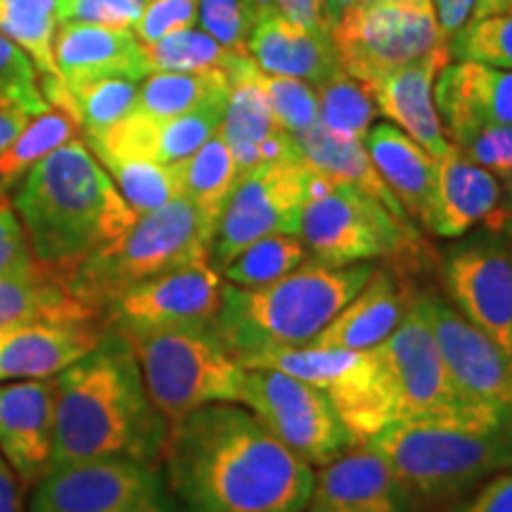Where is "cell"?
<instances>
[{"mask_svg":"<svg viewBox=\"0 0 512 512\" xmlns=\"http://www.w3.org/2000/svg\"><path fill=\"white\" fill-rule=\"evenodd\" d=\"M166 486L185 512H302L313 470L240 403H209L169 425Z\"/></svg>","mask_w":512,"mask_h":512,"instance_id":"obj_1","label":"cell"},{"mask_svg":"<svg viewBox=\"0 0 512 512\" xmlns=\"http://www.w3.org/2000/svg\"><path fill=\"white\" fill-rule=\"evenodd\" d=\"M169 422L145 389L131 342L107 330L91 354L55 375V441L50 470L128 458L157 465Z\"/></svg>","mask_w":512,"mask_h":512,"instance_id":"obj_2","label":"cell"},{"mask_svg":"<svg viewBox=\"0 0 512 512\" xmlns=\"http://www.w3.org/2000/svg\"><path fill=\"white\" fill-rule=\"evenodd\" d=\"M15 207L36 264L67 280L138 219L79 138L57 147L29 171Z\"/></svg>","mask_w":512,"mask_h":512,"instance_id":"obj_3","label":"cell"},{"mask_svg":"<svg viewBox=\"0 0 512 512\" xmlns=\"http://www.w3.org/2000/svg\"><path fill=\"white\" fill-rule=\"evenodd\" d=\"M375 268L373 261L335 268L309 259L261 287L223 283L216 335L240 363L266 351L306 347L363 290Z\"/></svg>","mask_w":512,"mask_h":512,"instance_id":"obj_4","label":"cell"},{"mask_svg":"<svg viewBox=\"0 0 512 512\" xmlns=\"http://www.w3.org/2000/svg\"><path fill=\"white\" fill-rule=\"evenodd\" d=\"M363 446L387 463L408 498H451L512 470L510 434L448 422H389Z\"/></svg>","mask_w":512,"mask_h":512,"instance_id":"obj_5","label":"cell"},{"mask_svg":"<svg viewBox=\"0 0 512 512\" xmlns=\"http://www.w3.org/2000/svg\"><path fill=\"white\" fill-rule=\"evenodd\" d=\"M214 226L185 197H174L155 211L138 216L121 238L69 275L72 290L105 320L114 297L128 287L209 261Z\"/></svg>","mask_w":512,"mask_h":512,"instance_id":"obj_6","label":"cell"},{"mask_svg":"<svg viewBox=\"0 0 512 512\" xmlns=\"http://www.w3.org/2000/svg\"><path fill=\"white\" fill-rule=\"evenodd\" d=\"M375 351L392 396V422H448L512 437V418L467 399L453 382L434 337L425 294L411 299L399 328Z\"/></svg>","mask_w":512,"mask_h":512,"instance_id":"obj_7","label":"cell"},{"mask_svg":"<svg viewBox=\"0 0 512 512\" xmlns=\"http://www.w3.org/2000/svg\"><path fill=\"white\" fill-rule=\"evenodd\" d=\"M145 389L169 425L209 403H242L247 368L211 328H166L124 335Z\"/></svg>","mask_w":512,"mask_h":512,"instance_id":"obj_8","label":"cell"},{"mask_svg":"<svg viewBox=\"0 0 512 512\" xmlns=\"http://www.w3.org/2000/svg\"><path fill=\"white\" fill-rule=\"evenodd\" d=\"M306 252L323 266H351L396 256L420 245L413 223H401L380 202L313 171L299 228Z\"/></svg>","mask_w":512,"mask_h":512,"instance_id":"obj_9","label":"cell"},{"mask_svg":"<svg viewBox=\"0 0 512 512\" xmlns=\"http://www.w3.org/2000/svg\"><path fill=\"white\" fill-rule=\"evenodd\" d=\"M339 64L366 88L394 69L448 46L432 0H375L344 12L330 27Z\"/></svg>","mask_w":512,"mask_h":512,"instance_id":"obj_10","label":"cell"},{"mask_svg":"<svg viewBox=\"0 0 512 512\" xmlns=\"http://www.w3.org/2000/svg\"><path fill=\"white\" fill-rule=\"evenodd\" d=\"M245 368H273L309 382L325 394L356 446L394 420L392 396L375 349H275L242 361Z\"/></svg>","mask_w":512,"mask_h":512,"instance_id":"obj_11","label":"cell"},{"mask_svg":"<svg viewBox=\"0 0 512 512\" xmlns=\"http://www.w3.org/2000/svg\"><path fill=\"white\" fill-rule=\"evenodd\" d=\"M311 181L313 169L299 152L242 174L216 223L209 254L211 266L221 271L233 256L266 235H299Z\"/></svg>","mask_w":512,"mask_h":512,"instance_id":"obj_12","label":"cell"},{"mask_svg":"<svg viewBox=\"0 0 512 512\" xmlns=\"http://www.w3.org/2000/svg\"><path fill=\"white\" fill-rule=\"evenodd\" d=\"M242 406L309 465H328L356 446L323 392L273 368H247Z\"/></svg>","mask_w":512,"mask_h":512,"instance_id":"obj_13","label":"cell"},{"mask_svg":"<svg viewBox=\"0 0 512 512\" xmlns=\"http://www.w3.org/2000/svg\"><path fill=\"white\" fill-rule=\"evenodd\" d=\"M27 512H174V503L157 465L107 458L48 470Z\"/></svg>","mask_w":512,"mask_h":512,"instance_id":"obj_14","label":"cell"},{"mask_svg":"<svg viewBox=\"0 0 512 512\" xmlns=\"http://www.w3.org/2000/svg\"><path fill=\"white\" fill-rule=\"evenodd\" d=\"M221 290V275L209 261L176 268L114 297L105 311V328L121 335L166 328H211L221 306Z\"/></svg>","mask_w":512,"mask_h":512,"instance_id":"obj_15","label":"cell"},{"mask_svg":"<svg viewBox=\"0 0 512 512\" xmlns=\"http://www.w3.org/2000/svg\"><path fill=\"white\" fill-rule=\"evenodd\" d=\"M444 283L451 304L512 363V247L503 228L453 247Z\"/></svg>","mask_w":512,"mask_h":512,"instance_id":"obj_16","label":"cell"},{"mask_svg":"<svg viewBox=\"0 0 512 512\" xmlns=\"http://www.w3.org/2000/svg\"><path fill=\"white\" fill-rule=\"evenodd\" d=\"M425 306L448 373L467 399L512 418V363L456 306L425 294Z\"/></svg>","mask_w":512,"mask_h":512,"instance_id":"obj_17","label":"cell"},{"mask_svg":"<svg viewBox=\"0 0 512 512\" xmlns=\"http://www.w3.org/2000/svg\"><path fill=\"white\" fill-rule=\"evenodd\" d=\"M55 441V377L0 382V458L22 486L50 470Z\"/></svg>","mask_w":512,"mask_h":512,"instance_id":"obj_18","label":"cell"},{"mask_svg":"<svg viewBox=\"0 0 512 512\" xmlns=\"http://www.w3.org/2000/svg\"><path fill=\"white\" fill-rule=\"evenodd\" d=\"M230 93L219 136L233 152L240 176L254 166L297 155L290 133L273 117L271 105L259 83V67L249 53L238 55L228 69Z\"/></svg>","mask_w":512,"mask_h":512,"instance_id":"obj_19","label":"cell"},{"mask_svg":"<svg viewBox=\"0 0 512 512\" xmlns=\"http://www.w3.org/2000/svg\"><path fill=\"white\" fill-rule=\"evenodd\" d=\"M107 328L98 320H34L0 330V382L48 380L91 354Z\"/></svg>","mask_w":512,"mask_h":512,"instance_id":"obj_20","label":"cell"},{"mask_svg":"<svg viewBox=\"0 0 512 512\" xmlns=\"http://www.w3.org/2000/svg\"><path fill=\"white\" fill-rule=\"evenodd\" d=\"M498 202L501 188L496 176L470 162L456 147L434 159V185L425 216V226L434 235L460 238L479 223L501 230L508 216L498 211Z\"/></svg>","mask_w":512,"mask_h":512,"instance_id":"obj_21","label":"cell"},{"mask_svg":"<svg viewBox=\"0 0 512 512\" xmlns=\"http://www.w3.org/2000/svg\"><path fill=\"white\" fill-rule=\"evenodd\" d=\"M406 491L370 448H351L313 475L302 512H406Z\"/></svg>","mask_w":512,"mask_h":512,"instance_id":"obj_22","label":"cell"},{"mask_svg":"<svg viewBox=\"0 0 512 512\" xmlns=\"http://www.w3.org/2000/svg\"><path fill=\"white\" fill-rule=\"evenodd\" d=\"M451 50L448 46L434 50L425 60L403 64L368 88L373 95L377 112L392 119L413 138L427 155L434 159L451 152V143L446 140L441 126L437 102H434V79L448 64Z\"/></svg>","mask_w":512,"mask_h":512,"instance_id":"obj_23","label":"cell"},{"mask_svg":"<svg viewBox=\"0 0 512 512\" xmlns=\"http://www.w3.org/2000/svg\"><path fill=\"white\" fill-rule=\"evenodd\" d=\"M247 53L264 74L302 79L311 86H320L342 69L328 29L304 27L275 12H259Z\"/></svg>","mask_w":512,"mask_h":512,"instance_id":"obj_24","label":"cell"},{"mask_svg":"<svg viewBox=\"0 0 512 512\" xmlns=\"http://www.w3.org/2000/svg\"><path fill=\"white\" fill-rule=\"evenodd\" d=\"M434 102L451 140L477 126H512V69L460 60L441 69Z\"/></svg>","mask_w":512,"mask_h":512,"instance_id":"obj_25","label":"cell"},{"mask_svg":"<svg viewBox=\"0 0 512 512\" xmlns=\"http://www.w3.org/2000/svg\"><path fill=\"white\" fill-rule=\"evenodd\" d=\"M53 53L57 72L67 88L107 76H128L143 81L147 74H152L143 43L128 29L62 24L55 34Z\"/></svg>","mask_w":512,"mask_h":512,"instance_id":"obj_26","label":"cell"},{"mask_svg":"<svg viewBox=\"0 0 512 512\" xmlns=\"http://www.w3.org/2000/svg\"><path fill=\"white\" fill-rule=\"evenodd\" d=\"M408 304L394 275L384 268H375L373 278L363 285V290L306 347L347 351L375 349L399 328Z\"/></svg>","mask_w":512,"mask_h":512,"instance_id":"obj_27","label":"cell"},{"mask_svg":"<svg viewBox=\"0 0 512 512\" xmlns=\"http://www.w3.org/2000/svg\"><path fill=\"white\" fill-rule=\"evenodd\" d=\"M292 140L299 157H302L313 171L330 178V181L351 185V188L361 190L363 195L380 202L382 207L387 209L389 214H394L401 223H411V216L406 214V209H403L401 202L394 197V192L382 181L380 171L375 169L363 140L339 138L335 133H330L320 121H316L311 128H306L299 136H292Z\"/></svg>","mask_w":512,"mask_h":512,"instance_id":"obj_28","label":"cell"},{"mask_svg":"<svg viewBox=\"0 0 512 512\" xmlns=\"http://www.w3.org/2000/svg\"><path fill=\"white\" fill-rule=\"evenodd\" d=\"M34 320H105L72 290L64 275L43 266L0 278V330Z\"/></svg>","mask_w":512,"mask_h":512,"instance_id":"obj_29","label":"cell"},{"mask_svg":"<svg viewBox=\"0 0 512 512\" xmlns=\"http://www.w3.org/2000/svg\"><path fill=\"white\" fill-rule=\"evenodd\" d=\"M366 150L406 214L425 223L434 185V157L389 124L370 128Z\"/></svg>","mask_w":512,"mask_h":512,"instance_id":"obj_30","label":"cell"},{"mask_svg":"<svg viewBox=\"0 0 512 512\" xmlns=\"http://www.w3.org/2000/svg\"><path fill=\"white\" fill-rule=\"evenodd\" d=\"M171 166H174L181 197L202 211V216L214 226L216 233L221 211L240 178V169L235 164L233 152L228 150L226 140L216 131L200 150Z\"/></svg>","mask_w":512,"mask_h":512,"instance_id":"obj_31","label":"cell"},{"mask_svg":"<svg viewBox=\"0 0 512 512\" xmlns=\"http://www.w3.org/2000/svg\"><path fill=\"white\" fill-rule=\"evenodd\" d=\"M79 128L81 124L74 114L53 105L34 121L29 119L17 138L0 152V204H8L10 192L22 185L38 162L79 136Z\"/></svg>","mask_w":512,"mask_h":512,"instance_id":"obj_32","label":"cell"},{"mask_svg":"<svg viewBox=\"0 0 512 512\" xmlns=\"http://www.w3.org/2000/svg\"><path fill=\"white\" fill-rule=\"evenodd\" d=\"M228 93L226 72H155L140 83L133 112L152 119H171L211 100L228 98Z\"/></svg>","mask_w":512,"mask_h":512,"instance_id":"obj_33","label":"cell"},{"mask_svg":"<svg viewBox=\"0 0 512 512\" xmlns=\"http://www.w3.org/2000/svg\"><path fill=\"white\" fill-rule=\"evenodd\" d=\"M55 24L57 0H0V34L29 50L41 83L64 81L53 53Z\"/></svg>","mask_w":512,"mask_h":512,"instance_id":"obj_34","label":"cell"},{"mask_svg":"<svg viewBox=\"0 0 512 512\" xmlns=\"http://www.w3.org/2000/svg\"><path fill=\"white\" fill-rule=\"evenodd\" d=\"M306 256L309 252L299 235L273 233L247 245L221 268V273L230 285L261 287L292 273L304 264Z\"/></svg>","mask_w":512,"mask_h":512,"instance_id":"obj_35","label":"cell"},{"mask_svg":"<svg viewBox=\"0 0 512 512\" xmlns=\"http://www.w3.org/2000/svg\"><path fill=\"white\" fill-rule=\"evenodd\" d=\"M145 60L150 72H226L238 55L230 53L216 38L200 29H181L159 38L155 43H143Z\"/></svg>","mask_w":512,"mask_h":512,"instance_id":"obj_36","label":"cell"},{"mask_svg":"<svg viewBox=\"0 0 512 512\" xmlns=\"http://www.w3.org/2000/svg\"><path fill=\"white\" fill-rule=\"evenodd\" d=\"M318 91V121L339 138L366 140L377 107L373 95L363 83L349 76L344 69L325 79Z\"/></svg>","mask_w":512,"mask_h":512,"instance_id":"obj_37","label":"cell"},{"mask_svg":"<svg viewBox=\"0 0 512 512\" xmlns=\"http://www.w3.org/2000/svg\"><path fill=\"white\" fill-rule=\"evenodd\" d=\"M138 79L128 76H107V79H95L79 83L69 88L74 98L76 117L88 138L98 136L107 128L117 124L133 112L138 98Z\"/></svg>","mask_w":512,"mask_h":512,"instance_id":"obj_38","label":"cell"},{"mask_svg":"<svg viewBox=\"0 0 512 512\" xmlns=\"http://www.w3.org/2000/svg\"><path fill=\"white\" fill-rule=\"evenodd\" d=\"M228 98L211 100L207 105L197 107L171 119H157L155 126V162L176 164L200 150L207 140L219 131L223 112H226Z\"/></svg>","mask_w":512,"mask_h":512,"instance_id":"obj_39","label":"cell"},{"mask_svg":"<svg viewBox=\"0 0 512 512\" xmlns=\"http://www.w3.org/2000/svg\"><path fill=\"white\" fill-rule=\"evenodd\" d=\"M107 169L117 181L121 197H124L128 207L136 211V216L155 211L162 204L174 200V197H181L171 164L114 162Z\"/></svg>","mask_w":512,"mask_h":512,"instance_id":"obj_40","label":"cell"},{"mask_svg":"<svg viewBox=\"0 0 512 512\" xmlns=\"http://www.w3.org/2000/svg\"><path fill=\"white\" fill-rule=\"evenodd\" d=\"M38 69L8 36L0 34V110L38 117L50 107Z\"/></svg>","mask_w":512,"mask_h":512,"instance_id":"obj_41","label":"cell"},{"mask_svg":"<svg viewBox=\"0 0 512 512\" xmlns=\"http://www.w3.org/2000/svg\"><path fill=\"white\" fill-rule=\"evenodd\" d=\"M458 60L512 69V15H486L470 19L465 29L448 43Z\"/></svg>","mask_w":512,"mask_h":512,"instance_id":"obj_42","label":"cell"},{"mask_svg":"<svg viewBox=\"0 0 512 512\" xmlns=\"http://www.w3.org/2000/svg\"><path fill=\"white\" fill-rule=\"evenodd\" d=\"M259 83L264 88L268 105L278 126L290 136H299L318 121V91L302 79L268 76L259 69Z\"/></svg>","mask_w":512,"mask_h":512,"instance_id":"obj_43","label":"cell"},{"mask_svg":"<svg viewBox=\"0 0 512 512\" xmlns=\"http://www.w3.org/2000/svg\"><path fill=\"white\" fill-rule=\"evenodd\" d=\"M256 17V0H197V22L202 31L216 38L230 53H247V38Z\"/></svg>","mask_w":512,"mask_h":512,"instance_id":"obj_44","label":"cell"},{"mask_svg":"<svg viewBox=\"0 0 512 512\" xmlns=\"http://www.w3.org/2000/svg\"><path fill=\"white\" fill-rule=\"evenodd\" d=\"M456 150L491 171L494 176H501L512 183V126L510 124H486L465 131L451 143Z\"/></svg>","mask_w":512,"mask_h":512,"instance_id":"obj_45","label":"cell"},{"mask_svg":"<svg viewBox=\"0 0 512 512\" xmlns=\"http://www.w3.org/2000/svg\"><path fill=\"white\" fill-rule=\"evenodd\" d=\"M143 8V0H57V22L128 29Z\"/></svg>","mask_w":512,"mask_h":512,"instance_id":"obj_46","label":"cell"},{"mask_svg":"<svg viewBox=\"0 0 512 512\" xmlns=\"http://www.w3.org/2000/svg\"><path fill=\"white\" fill-rule=\"evenodd\" d=\"M197 22V0H152L133 24L136 38L155 43L159 38L188 29Z\"/></svg>","mask_w":512,"mask_h":512,"instance_id":"obj_47","label":"cell"},{"mask_svg":"<svg viewBox=\"0 0 512 512\" xmlns=\"http://www.w3.org/2000/svg\"><path fill=\"white\" fill-rule=\"evenodd\" d=\"M36 266L22 221L8 204H0V278L27 273Z\"/></svg>","mask_w":512,"mask_h":512,"instance_id":"obj_48","label":"cell"},{"mask_svg":"<svg viewBox=\"0 0 512 512\" xmlns=\"http://www.w3.org/2000/svg\"><path fill=\"white\" fill-rule=\"evenodd\" d=\"M456 512H512V470L491 475L489 482Z\"/></svg>","mask_w":512,"mask_h":512,"instance_id":"obj_49","label":"cell"},{"mask_svg":"<svg viewBox=\"0 0 512 512\" xmlns=\"http://www.w3.org/2000/svg\"><path fill=\"white\" fill-rule=\"evenodd\" d=\"M256 3H259V12H275L304 27L328 29L323 19V0H256Z\"/></svg>","mask_w":512,"mask_h":512,"instance_id":"obj_50","label":"cell"},{"mask_svg":"<svg viewBox=\"0 0 512 512\" xmlns=\"http://www.w3.org/2000/svg\"><path fill=\"white\" fill-rule=\"evenodd\" d=\"M437 22L446 43H451L472 19L477 0H432Z\"/></svg>","mask_w":512,"mask_h":512,"instance_id":"obj_51","label":"cell"},{"mask_svg":"<svg viewBox=\"0 0 512 512\" xmlns=\"http://www.w3.org/2000/svg\"><path fill=\"white\" fill-rule=\"evenodd\" d=\"M0 512H24L22 486L5 460H0Z\"/></svg>","mask_w":512,"mask_h":512,"instance_id":"obj_52","label":"cell"},{"mask_svg":"<svg viewBox=\"0 0 512 512\" xmlns=\"http://www.w3.org/2000/svg\"><path fill=\"white\" fill-rule=\"evenodd\" d=\"M29 119L31 117H27V114L0 110V152L17 138V133L29 124Z\"/></svg>","mask_w":512,"mask_h":512,"instance_id":"obj_53","label":"cell"},{"mask_svg":"<svg viewBox=\"0 0 512 512\" xmlns=\"http://www.w3.org/2000/svg\"><path fill=\"white\" fill-rule=\"evenodd\" d=\"M370 3H375V0H323L325 24H328V29H330L332 24H335L337 19L344 15V12L361 8V5H370Z\"/></svg>","mask_w":512,"mask_h":512,"instance_id":"obj_54","label":"cell"},{"mask_svg":"<svg viewBox=\"0 0 512 512\" xmlns=\"http://www.w3.org/2000/svg\"><path fill=\"white\" fill-rule=\"evenodd\" d=\"M486 15H512V0H477L472 19Z\"/></svg>","mask_w":512,"mask_h":512,"instance_id":"obj_55","label":"cell"},{"mask_svg":"<svg viewBox=\"0 0 512 512\" xmlns=\"http://www.w3.org/2000/svg\"><path fill=\"white\" fill-rule=\"evenodd\" d=\"M503 233H505V238H508L510 247H512V216H508V219L503 221Z\"/></svg>","mask_w":512,"mask_h":512,"instance_id":"obj_56","label":"cell"},{"mask_svg":"<svg viewBox=\"0 0 512 512\" xmlns=\"http://www.w3.org/2000/svg\"><path fill=\"white\" fill-rule=\"evenodd\" d=\"M508 200H510V209H512V183H510V197H508Z\"/></svg>","mask_w":512,"mask_h":512,"instance_id":"obj_57","label":"cell"},{"mask_svg":"<svg viewBox=\"0 0 512 512\" xmlns=\"http://www.w3.org/2000/svg\"><path fill=\"white\" fill-rule=\"evenodd\" d=\"M143 3H145V0H143Z\"/></svg>","mask_w":512,"mask_h":512,"instance_id":"obj_58","label":"cell"},{"mask_svg":"<svg viewBox=\"0 0 512 512\" xmlns=\"http://www.w3.org/2000/svg\"><path fill=\"white\" fill-rule=\"evenodd\" d=\"M0 460H3V458H0Z\"/></svg>","mask_w":512,"mask_h":512,"instance_id":"obj_59","label":"cell"}]
</instances>
